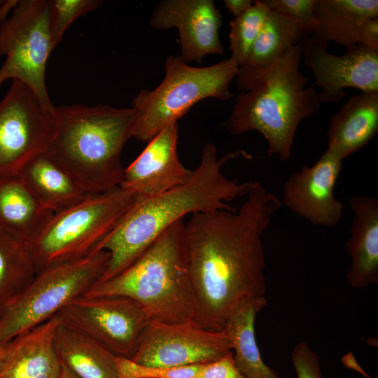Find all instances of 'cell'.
Masks as SVG:
<instances>
[{
    "label": "cell",
    "mask_w": 378,
    "mask_h": 378,
    "mask_svg": "<svg viewBox=\"0 0 378 378\" xmlns=\"http://www.w3.org/2000/svg\"><path fill=\"white\" fill-rule=\"evenodd\" d=\"M245 197L237 210L192 214L185 223L192 321L206 330H222L242 302L265 297L262 237L281 203L258 181Z\"/></svg>",
    "instance_id": "6da1fadb"
},
{
    "label": "cell",
    "mask_w": 378,
    "mask_h": 378,
    "mask_svg": "<svg viewBox=\"0 0 378 378\" xmlns=\"http://www.w3.org/2000/svg\"><path fill=\"white\" fill-rule=\"evenodd\" d=\"M240 154L242 151L219 158L216 146L208 143L202 150L199 166L186 183L156 196L136 197L132 207L93 251L104 250L110 255L98 283L127 268L163 231L186 215L234 209L227 202L246 196L253 181L230 178L222 169Z\"/></svg>",
    "instance_id": "7a4b0ae2"
},
{
    "label": "cell",
    "mask_w": 378,
    "mask_h": 378,
    "mask_svg": "<svg viewBox=\"0 0 378 378\" xmlns=\"http://www.w3.org/2000/svg\"><path fill=\"white\" fill-rule=\"evenodd\" d=\"M302 61L299 43L266 66L239 68L237 85L242 92L223 123L227 132L257 131L265 139L270 156L288 160L300 123L321 104L314 87L307 86L309 78L300 69Z\"/></svg>",
    "instance_id": "3957f363"
},
{
    "label": "cell",
    "mask_w": 378,
    "mask_h": 378,
    "mask_svg": "<svg viewBox=\"0 0 378 378\" xmlns=\"http://www.w3.org/2000/svg\"><path fill=\"white\" fill-rule=\"evenodd\" d=\"M137 111L80 104L55 108L53 134L46 153L90 195L120 185L121 153L132 137Z\"/></svg>",
    "instance_id": "277c9868"
},
{
    "label": "cell",
    "mask_w": 378,
    "mask_h": 378,
    "mask_svg": "<svg viewBox=\"0 0 378 378\" xmlns=\"http://www.w3.org/2000/svg\"><path fill=\"white\" fill-rule=\"evenodd\" d=\"M84 295L129 298L152 321L176 323L192 320L195 295L188 271L183 220L163 231L127 268L97 284Z\"/></svg>",
    "instance_id": "5b68a950"
},
{
    "label": "cell",
    "mask_w": 378,
    "mask_h": 378,
    "mask_svg": "<svg viewBox=\"0 0 378 378\" xmlns=\"http://www.w3.org/2000/svg\"><path fill=\"white\" fill-rule=\"evenodd\" d=\"M136 200L132 192L119 186L53 214L39 234L25 244L36 273L90 254Z\"/></svg>",
    "instance_id": "8992f818"
},
{
    "label": "cell",
    "mask_w": 378,
    "mask_h": 378,
    "mask_svg": "<svg viewBox=\"0 0 378 378\" xmlns=\"http://www.w3.org/2000/svg\"><path fill=\"white\" fill-rule=\"evenodd\" d=\"M164 70L158 86L141 90L132 100V107L138 114L132 137L137 140L148 141L202 99H230L232 97L230 83L239 66L230 57L213 65L196 67L185 63L178 55H169Z\"/></svg>",
    "instance_id": "52a82bcc"
},
{
    "label": "cell",
    "mask_w": 378,
    "mask_h": 378,
    "mask_svg": "<svg viewBox=\"0 0 378 378\" xmlns=\"http://www.w3.org/2000/svg\"><path fill=\"white\" fill-rule=\"evenodd\" d=\"M104 250L48 267L0 308V346L49 320L72 300L84 295L104 274Z\"/></svg>",
    "instance_id": "ba28073f"
},
{
    "label": "cell",
    "mask_w": 378,
    "mask_h": 378,
    "mask_svg": "<svg viewBox=\"0 0 378 378\" xmlns=\"http://www.w3.org/2000/svg\"><path fill=\"white\" fill-rule=\"evenodd\" d=\"M53 45L50 0L18 1L0 22V86L7 80L27 85L54 110L46 84V69Z\"/></svg>",
    "instance_id": "9c48e42d"
},
{
    "label": "cell",
    "mask_w": 378,
    "mask_h": 378,
    "mask_svg": "<svg viewBox=\"0 0 378 378\" xmlns=\"http://www.w3.org/2000/svg\"><path fill=\"white\" fill-rule=\"evenodd\" d=\"M62 321L90 336L117 357L131 359L152 321L133 300L118 295L72 300L59 312Z\"/></svg>",
    "instance_id": "30bf717a"
},
{
    "label": "cell",
    "mask_w": 378,
    "mask_h": 378,
    "mask_svg": "<svg viewBox=\"0 0 378 378\" xmlns=\"http://www.w3.org/2000/svg\"><path fill=\"white\" fill-rule=\"evenodd\" d=\"M54 110L24 83L13 80L0 102V178L17 176L45 153L54 130Z\"/></svg>",
    "instance_id": "8fae6325"
},
{
    "label": "cell",
    "mask_w": 378,
    "mask_h": 378,
    "mask_svg": "<svg viewBox=\"0 0 378 378\" xmlns=\"http://www.w3.org/2000/svg\"><path fill=\"white\" fill-rule=\"evenodd\" d=\"M230 351L232 345L223 330H206L192 320L151 321L130 360L141 365L172 368L208 363Z\"/></svg>",
    "instance_id": "7c38bea8"
},
{
    "label": "cell",
    "mask_w": 378,
    "mask_h": 378,
    "mask_svg": "<svg viewBox=\"0 0 378 378\" xmlns=\"http://www.w3.org/2000/svg\"><path fill=\"white\" fill-rule=\"evenodd\" d=\"M300 47L304 64L321 90L318 92L321 103L340 102L347 88L378 92V51L357 44L335 55L328 51V43L312 36L303 38Z\"/></svg>",
    "instance_id": "4fadbf2b"
},
{
    "label": "cell",
    "mask_w": 378,
    "mask_h": 378,
    "mask_svg": "<svg viewBox=\"0 0 378 378\" xmlns=\"http://www.w3.org/2000/svg\"><path fill=\"white\" fill-rule=\"evenodd\" d=\"M150 24L156 29H177L178 56L185 63H201L208 55L224 52L219 37L222 17L212 0L161 1L151 15Z\"/></svg>",
    "instance_id": "5bb4252c"
},
{
    "label": "cell",
    "mask_w": 378,
    "mask_h": 378,
    "mask_svg": "<svg viewBox=\"0 0 378 378\" xmlns=\"http://www.w3.org/2000/svg\"><path fill=\"white\" fill-rule=\"evenodd\" d=\"M342 167V160L326 150L314 164L303 166L288 177L284 186L285 205L314 225L335 227L344 209L334 195Z\"/></svg>",
    "instance_id": "9a60e30c"
},
{
    "label": "cell",
    "mask_w": 378,
    "mask_h": 378,
    "mask_svg": "<svg viewBox=\"0 0 378 378\" xmlns=\"http://www.w3.org/2000/svg\"><path fill=\"white\" fill-rule=\"evenodd\" d=\"M178 123L172 122L149 140L139 155L125 168L120 186L144 198L189 181L193 170L186 168L178 158Z\"/></svg>",
    "instance_id": "2e32d148"
},
{
    "label": "cell",
    "mask_w": 378,
    "mask_h": 378,
    "mask_svg": "<svg viewBox=\"0 0 378 378\" xmlns=\"http://www.w3.org/2000/svg\"><path fill=\"white\" fill-rule=\"evenodd\" d=\"M59 314L7 344L0 378H58L61 363L54 346Z\"/></svg>",
    "instance_id": "e0dca14e"
},
{
    "label": "cell",
    "mask_w": 378,
    "mask_h": 378,
    "mask_svg": "<svg viewBox=\"0 0 378 378\" xmlns=\"http://www.w3.org/2000/svg\"><path fill=\"white\" fill-rule=\"evenodd\" d=\"M349 203L353 220L346 244L351 258L346 279L351 287L364 288L378 283V200L354 196Z\"/></svg>",
    "instance_id": "ac0fdd59"
},
{
    "label": "cell",
    "mask_w": 378,
    "mask_h": 378,
    "mask_svg": "<svg viewBox=\"0 0 378 378\" xmlns=\"http://www.w3.org/2000/svg\"><path fill=\"white\" fill-rule=\"evenodd\" d=\"M377 132L378 92L354 94L330 119L326 150L343 160L368 144Z\"/></svg>",
    "instance_id": "d6986e66"
},
{
    "label": "cell",
    "mask_w": 378,
    "mask_h": 378,
    "mask_svg": "<svg viewBox=\"0 0 378 378\" xmlns=\"http://www.w3.org/2000/svg\"><path fill=\"white\" fill-rule=\"evenodd\" d=\"M18 176L39 203L52 214L66 210L90 195L46 153L29 160Z\"/></svg>",
    "instance_id": "ffe728a7"
},
{
    "label": "cell",
    "mask_w": 378,
    "mask_h": 378,
    "mask_svg": "<svg viewBox=\"0 0 378 378\" xmlns=\"http://www.w3.org/2000/svg\"><path fill=\"white\" fill-rule=\"evenodd\" d=\"M314 15L316 26L310 35L346 48L360 44L365 21L378 18L377 0H316Z\"/></svg>",
    "instance_id": "44dd1931"
},
{
    "label": "cell",
    "mask_w": 378,
    "mask_h": 378,
    "mask_svg": "<svg viewBox=\"0 0 378 378\" xmlns=\"http://www.w3.org/2000/svg\"><path fill=\"white\" fill-rule=\"evenodd\" d=\"M54 346L60 363L80 378H119L117 356L62 320L55 332Z\"/></svg>",
    "instance_id": "7402d4cb"
},
{
    "label": "cell",
    "mask_w": 378,
    "mask_h": 378,
    "mask_svg": "<svg viewBox=\"0 0 378 378\" xmlns=\"http://www.w3.org/2000/svg\"><path fill=\"white\" fill-rule=\"evenodd\" d=\"M52 214L18 175L0 178L1 230L27 244L39 234Z\"/></svg>",
    "instance_id": "603a6c76"
},
{
    "label": "cell",
    "mask_w": 378,
    "mask_h": 378,
    "mask_svg": "<svg viewBox=\"0 0 378 378\" xmlns=\"http://www.w3.org/2000/svg\"><path fill=\"white\" fill-rule=\"evenodd\" d=\"M267 303L265 297L242 302L228 316L223 328L234 351V365L246 378H280L263 362L255 337L256 315Z\"/></svg>",
    "instance_id": "cb8c5ba5"
},
{
    "label": "cell",
    "mask_w": 378,
    "mask_h": 378,
    "mask_svg": "<svg viewBox=\"0 0 378 378\" xmlns=\"http://www.w3.org/2000/svg\"><path fill=\"white\" fill-rule=\"evenodd\" d=\"M304 38L299 25L288 17L269 9L246 64L249 69L266 66Z\"/></svg>",
    "instance_id": "d4e9b609"
},
{
    "label": "cell",
    "mask_w": 378,
    "mask_h": 378,
    "mask_svg": "<svg viewBox=\"0 0 378 378\" xmlns=\"http://www.w3.org/2000/svg\"><path fill=\"white\" fill-rule=\"evenodd\" d=\"M36 274L25 244L0 228V308L26 288Z\"/></svg>",
    "instance_id": "484cf974"
},
{
    "label": "cell",
    "mask_w": 378,
    "mask_h": 378,
    "mask_svg": "<svg viewBox=\"0 0 378 378\" xmlns=\"http://www.w3.org/2000/svg\"><path fill=\"white\" fill-rule=\"evenodd\" d=\"M269 8L262 0L254 1L251 8L230 22V58L239 68L245 66L251 47L257 38Z\"/></svg>",
    "instance_id": "4316f807"
},
{
    "label": "cell",
    "mask_w": 378,
    "mask_h": 378,
    "mask_svg": "<svg viewBox=\"0 0 378 378\" xmlns=\"http://www.w3.org/2000/svg\"><path fill=\"white\" fill-rule=\"evenodd\" d=\"M102 2L99 0H50L54 47L59 44L64 32L76 19L95 10Z\"/></svg>",
    "instance_id": "83f0119b"
},
{
    "label": "cell",
    "mask_w": 378,
    "mask_h": 378,
    "mask_svg": "<svg viewBox=\"0 0 378 378\" xmlns=\"http://www.w3.org/2000/svg\"><path fill=\"white\" fill-rule=\"evenodd\" d=\"M316 0H262L267 7L294 20L304 37L314 31L316 21L314 10Z\"/></svg>",
    "instance_id": "f1b7e54d"
},
{
    "label": "cell",
    "mask_w": 378,
    "mask_h": 378,
    "mask_svg": "<svg viewBox=\"0 0 378 378\" xmlns=\"http://www.w3.org/2000/svg\"><path fill=\"white\" fill-rule=\"evenodd\" d=\"M291 360L298 378H322L319 358L304 341L295 346Z\"/></svg>",
    "instance_id": "f546056e"
},
{
    "label": "cell",
    "mask_w": 378,
    "mask_h": 378,
    "mask_svg": "<svg viewBox=\"0 0 378 378\" xmlns=\"http://www.w3.org/2000/svg\"><path fill=\"white\" fill-rule=\"evenodd\" d=\"M197 378H246L237 368L233 351L208 363L201 364Z\"/></svg>",
    "instance_id": "4dcf8cb0"
},
{
    "label": "cell",
    "mask_w": 378,
    "mask_h": 378,
    "mask_svg": "<svg viewBox=\"0 0 378 378\" xmlns=\"http://www.w3.org/2000/svg\"><path fill=\"white\" fill-rule=\"evenodd\" d=\"M360 44L378 51V18L365 21L360 32Z\"/></svg>",
    "instance_id": "1f68e13d"
},
{
    "label": "cell",
    "mask_w": 378,
    "mask_h": 378,
    "mask_svg": "<svg viewBox=\"0 0 378 378\" xmlns=\"http://www.w3.org/2000/svg\"><path fill=\"white\" fill-rule=\"evenodd\" d=\"M253 2L254 1L251 0H225L223 1L224 7L234 18L245 13L251 8Z\"/></svg>",
    "instance_id": "d6a6232c"
},
{
    "label": "cell",
    "mask_w": 378,
    "mask_h": 378,
    "mask_svg": "<svg viewBox=\"0 0 378 378\" xmlns=\"http://www.w3.org/2000/svg\"><path fill=\"white\" fill-rule=\"evenodd\" d=\"M342 361L346 367L351 368L354 370L359 372L363 374L368 378H370L367 374L363 370V369L357 363L354 355L351 353H349L344 356L342 358Z\"/></svg>",
    "instance_id": "836d02e7"
},
{
    "label": "cell",
    "mask_w": 378,
    "mask_h": 378,
    "mask_svg": "<svg viewBox=\"0 0 378 378\" xmlns=\"http://www.w3.org/2000/svg\"><path fill=\"white\" fill-rule=\"evenodd\" d=\"M58 378H80L65 366L61 364V370Z\"/></svg>",
    "instance_id": "e575fe53"
},
{
    "label": "cell",
    "mask_w": 378,
    "mask_h": 378,
    "mask_svg": "<svg viewBox=\"0 0 378 378\" xmlns=\"http://www.w3.org/2000/svg\"><path fill=\"white\" fill-rule=\"evenodd\" d=\"M7 350V344L0 346V363L3 360Z\"/></svg>",
    "instance_id": "d590c367"
}]
</instances>
